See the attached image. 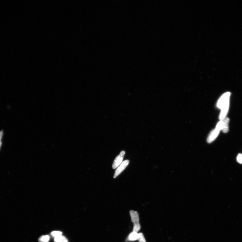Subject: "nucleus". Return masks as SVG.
Segmentation results:
<instances>
[{
  "label": "nucleus",
  "instance_id": "obj_14",
  "mask_svg": "<svg viewBox=\"0 0 242 242\" xmlns=\"http://www.w3.org/2000/svg\"><path fill=\"white\" fill-rule=\"evenodd\" d=\"M222 128L223 121L220 120L218 123L217 124L216 129H218L219 131H220L221 130H222Z\"/></svg>",
  "mask_w": 242,
  "mask_h": 242
},
{
  "label": "nucleus",
  "instance_id": "obj_1",
  "mask_svg": "<svg viewBox=\"0 0 242 242\" xmlns=\"http://www.w3.org/2000/svg\"><path fill=\"white\" fill-rule=\"evenodd\" d=\"M230 93L228 92L223 94L219 99L217 103V106L221 109L224 106L229 104Z\"/></svg>",
  "mask_w": 242,
  "mask_h": 242
},
{
  "label": "nucleus",
  "instance_id": "obj_8",
  "mask_svg": "<svg viewBox=\"0 0 242 242\" xmlns=\"http://www.w3.org/2000/svg\"><path fill=\"white\" fill-rule=\"evenodd\" d=\"M55 242H68L67 239L62 235L54 239Z\"/></svg>",
  "mask_w": 242,
  "mask_h": 242
},
{
  "label": "nucleus",
  "instance_id": "obj_7",
  "mask_svg": "<svg viewBox=\"0 0 242 242\" xmlns=\"http://www.w3.org/2000/svg\"><path fill=\"white\" fill-rule=\"evenodd\" d=\"M223 121V128L222 131L224 133H227L229 131V119L227 117L222 120Z\"/></svg>",
  "mask_w": 242,
  "mask_h": 242
},
{
  "label": "nucleus",
  "instance_id": "obj_2",
  "mask_svg": "<svg viewBox=\"0 0 242 242\" xmlns=\"http://www.w3.org/2000/svg\"><path fill=\"white\" fill-rule=\"evenodd\" d=\"M125 154V152L122 151L120 152V154L116 158L113 163V169H116L122 163Z\"/></svg>",
  "mask_w": 242,
  "mask_h": 242
},
{
  "label": "nucleus",
  "instance_id": "obj_5",
  "mask_svg": "<svg viewBox=\"0 0 242 242\" xmlns=\"http://www.w3.org/2000/svg\"><path fill=\"white\" fill-rule=\"evenodd\" d=\"M129 213L131 217V221L133 224L139 223V217L138 213L134 210H131L130 211Z\"/></svg>",
  "mask_w": 242,
  "mask_h": 242
},
{
  "label": "nucleus",
  "instance_id": "obj_9",
  "mask_svg": "<svg viewBox=\"0 0 242 242\" xmlns=\"http://www.w3.org/2000/svg\"><path fill=\"white\" fill-rule=\"evenodd\" d=\"M138 234L137 233L133 232L130 234L129 236V239L130 240L134 241L138 240Z\"/></svg>",
  "mask_w": 242,
  "mask_h": 242
},
{
  "label": "nucleus",
  "instance_id": "obj_4",
  "mask_svg": "<svg viewBox=\"0 0 242 242\" xmlns=\"http://www.w3.org/2000/svg\"><path fill=\"white\" fill-rule=\"evenodd\" d=\"M220 131L215 129L211 132L207 139V141L209 143H211L214 141L219 134Z\"/></svg>",
  "mask_w": 242,
  "mask_h": 242
},
{
  "label": "nucleus",
  "instance_id": "obj_6",
  "mask_svg": "<svg viewBox=\"0 0 242 242\" xmlns=\"http://www.w3.org/2000/svg\"><path fill=\"white\" fill-rule=\"evenodd\" d=\"M229 106V104H228L226 105L221 109V113H220L219 117V119L220 120H223L226 117L228 113Z\"/></svg>",
  "mask_w": 242,
  "mask_h": 242
},
{
  "label": "nucleus",
  "instance_id": "obj_13",
  "mask_svg": "<svg viewBox=\"0 0 242 242\" xmlns=\"http://www.w3.org/2000/svg\"><path fill=\"white\" fill-rule=\"evenodd\" d=\"M62 233L59 231H54L52 232L51 235L55 238L60 236L62 235Z\"/></svg>",
  "mask_w": 242,
  "mask_h": 242
},
{
  "label": "nucleus",
  "instance_id": "obj_10",
  "mask_svg": "<svg viewBox=\"0 0 242 242\" xmlns=\"http://www.w3.org/2000/svg\"><path fill=\"white\" fill-rule=\"evenodd\" d=\"M50 239V237L48 235H43L39 239L40 242H48Z\"/></svg>",
  "mask_w": 242,
  "mask_h": 242
},
{
  "label": "nucleus",
  "instance_id": "obj_15",
  "mask_svg": "<svg viewBox=\"0 0 242 242\" xmlns=\"http://www.w3.org/2000/svg\"><path fill=\"white\" fill-rule=\"evenodd\" d=\"M237 162L240 164H242V154L239 153L237 157Z\"/></svg>",
  "mask_w": 242,
  "mask_h": 242
},
{
  "label": "nucleus",
  "instance_id": "obj_16",
  "mask_svg": "<svg viewBox=\"0 0 242 242\" xmlns=\"http://www.w3.org/2000/svg\"><path fill=\"white\" fill-rule=\"evenodd\" d=\"M3 134V132L2 131L0 132V149H1V147L2 144V138Z\"/></svg>",
  "mask_w": 242,
  "mask_h": 242
},
{
  "label": "nucleus",
  "instance_id": "obj_11",
  "mask_svg": "<svg viewBox=\"0 0 242 242\" xmlns=\"http://www.w3.org/2000/svg\"><path fill=\"white\" fill-rule=\"evenodd\" d=\"M141 229V226L139 223H136L134 224V227H133V232H135L138 233V232Z\"/></svg>",
  "mask_w": 242,
  "mask_h": 242
},
{
  "label": "nucleus",
  "instance_id": "obj_12",
  "mask_svg": "<svg viewBox=\"0 0 242 242\" xmlns=\"http://www.w3.org/2000/svg\"><path fill=\"white\" fill-rule=\"evenodd\" d=\"M139 242H146L145 239L144 235L142 233L138 234V237L137 240Z\"/></svg>",
  "mask_w": 242,
  "mask_h": 242
},
{
  "label": "nucleus",
  "instance_id": "obj_3",
  "mask_svg": "<svg viewBox=\"0 0 242 242\" xmlns=\"http://www.w3.org/2000/svg\"><path fill=\"white\" fill-rule=\"evenodd\" d=\"M129 163V161L128 160H126L123 161V162L121 163L120 166L118 167L116 170L115 173H114V178H116V177L119 175L121 173H122L126 168V167L128 165Z\"/></svg>",
  "mask_w": 242,
  "mask_h": 242
}]
</instances>
